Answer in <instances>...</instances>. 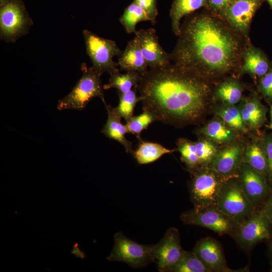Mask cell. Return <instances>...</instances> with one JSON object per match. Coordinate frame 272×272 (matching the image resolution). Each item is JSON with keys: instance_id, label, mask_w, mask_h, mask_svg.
<instances>
[{"instance_id": "cell-23", "label": "cell", "mask_w": 272, "mask_h": 272, "mask_svg": "<svg viewBox=\"0 0 272 272\" xmlns=\"http://www.w3.org/2000/svg\"><path fill=\"white\" fill-rule=\"evenodd\" d=\"M243 162L262 175L268 178V162L261 141H252L244 148Z\"/></svg>"}, {"instance_id": "cell-8", "label": "cell", "mask_w": 272, "mask_h": 272, "mask_svg": "<svg viewBox=\"0 0 272 272\" xmlns=\"http://www.w3.org/2000/svg\"><path fill=\"white\" fill-rule=\"evenodd\" d=\"M154 245L141 244L126 237L121 232L114 235V244L107 260L123 262L134 268H140L154 262Z\"/></svg>"}, {"instance_id": "cell-34", "label": "cell", "mask_w": 272, "mask_h": 272, "mask_svg": "<svg viewBox=\"0 0 272 272\" xmlns=\"http://www.w3.org/2000/svg\"><path fill=\"white\" fill-rule=\"evenodd\" d=\"M146 13L150 21L152 24L156 22L158 15L156 0H133Z\"/></svg>"}, {"instance_id": "cell-41", "label": "cell", "mask_w": 272, "mask_h": 272, "mask_svg": "<svg viewBox=\"0 0 272 272\" xmlns=\"http://www.w3.org/2000/svg\"><path fill=\"white\" fill-rule=\"evenodd\" d=\"M269 246H269V252H270V256H271V260H272V241H271V242L270 243Z\"/></svg>"}, {"instance_id": "cell-18", "label": "cell", "mask_w": 272, "mask_h": 272, "mask_svg": "<svg viewBox=\"0 0 272 272\" xmlns=\"http://www.w3.org/2000/svg\"><path fill=\"white\" fill-rule=\"evenodd\" d=\"M243 63L240 74L248 73L254 77H261L270 69L267 58L259 49L248 43L243 53Z\"/></svg>"}, {"instance_id": "cell-28", "label": "cell", "mask_w": 272, "mask_h": 272, "mask_svg": "<svg viewBox=\"0 0 272 272\" xmlns=\"http://www.w3.org/2000/svg\"><path fill=\"white\" fill-rule=\"evenodd\" d=\"M137 86L126 93L117 92L119 103L117 107L114 108V110L119 116L124 118L126 121L133 116L135 105L141 101L140 96L137 95Z\"/></svg>"}, {"instance_id": "cell-39", "label": "cell", "mask_w": 272, "mask_h": 272, "mask_svg": "<svg viewBox=\"0 0 272 272\" xmlns=\"http://www.w3.org/2000/svg\"><path fill=\"white\" fill-rule=\"evenodd\" d=\"M270 122L269 124V128L272 129V106L270 108Z\"/></svg>"}, {"instance_id": "cell-10", "label": "cell", "mask_w": 272, "mask_h": 272, "mask_svg": "<svg viewBox=\"0 0 272 272\" xmlns=\"http://www.w3.org/2000/svg\"><path fill=\"white\" fill-rule=\"evenodd\" d=\"M237 227V240L245 246H251L270 237L272 227L264 208L259 211L255 210Z\"/></svg>"}, {"instance_id": "cell-12", "label": "cell", "mask_w": 272, "mask_h": 272, "mask_svg": "<svg viewBox=\"0 0 272 272\" xmlns=\"http://www.w3.org/2000/svg\"><path fill=\"white\" fill-rule=\"evenodd\" d=\"M261 2V0H234L219 14L235 31L245 36Z\"/></svg>"}, {"instance_id": "cell-40", "label": "cell", "mask_w": 272, "mask_h": 272, "mask_svg": "<svg viewBox=\"0 0 272 272\" xmlns=\"http://www.w3.org/2000/svg\"><path fill=\"white\" fill-rule=\"evenodd\" d=\"M9 0H0V6L1 7L4 5L6 4Z\"/></svg>"}, {"instance_id": "cell-22", "label": "cell", "mask_w": 272, "mask_h": 272, "mask_svg": "<svg viewBox=\"0 0 272 272\" xmlns=\"http://www.w3.org/2000/svg\"><path fill=\"white\" fill-rule=\"evenodd\" d=\"M198 132L214 143L225 144L234 142L238 133L220 119L209 122L202 127Z\"/></svg>"}, {"instance_id": "cell-5", "label": "cell", "mask_w": 272, "mask_h": 272, "mask_svg": "<svg viewBox=\"0 0 272 272\" xmlns=\"http://www.w3.org/2000/svg\"><path fill=\"white\" fill-rule=\"evenodd\" d=\"M82 33L86 53L92 61L93 67L102 75L108 73L110 75L119 72L118 63L113 58L115 56L119 57L123 51L116 43L87 29L84 30Z\"/></svg>"}, {"instance_id": "cell-15", "label": "cell", "mask_w": 272, "mask_h": 272, "mask_svg": "<svg viewBox=\"0 0 272 272\" xmlns=\"http://www.w3.org/2000/svg\"><path fill=\"white\" fill-rule=\"evenodd\" d=\"M244 149V146L240 143L228 144L218 149L208 167L226 178L237 175L243 162Z\"/></svg>"}, {"instance_id": "cell-32", "label": "cell", "mask_w": 272, "mask_h": 272, "mask_svg": "<svg viewBox=\"0 0 272 272\" xmlns=\"http://www.w3.org/2000/svg\"><path fill=\"white\" fill-rule=\"evenodd\" d=\"M155 121H156V119L152 113L148 111L143 110L140 115H133L126 121L125 125L128 133L135 135L140 140L142 132Z\"/></svg>"}, {"instance_id": "cell-29", "label": "cell", "mask_w": 272, "mask_h": 272, "mask_svg": "<svg viewBox=\"0 0 272 272\" xmlns=\"http://www.w3.org/2000/svg\"><path fill=\"white\" fill-rule=\"evenodd\" d=\"M217 115L229 127L238 132H245L247 127L242 119L239 108L235 105H226L218 108Z\"/></svg>"}, {"instance_id": "cell-30", "label": "cell", "mask_w": 272, "mask_h": 272, "mask_svg": "<svg viewBox=\"0 0 272 272\" xmlns=\"http://www.w3.org/2000/svg\"><path fill=\"white\" fill-rule=\"evenodd\" d=\"M173 272H210L193 252L184 251L179 261L170 269Z\"/></svg>"}, {"instance_id": "cell-37", "label": "cell", "mask_w": 272, "mask_h": 272, "mask_svg": "<svg viewBox=\"0 0 272 272\" xmlns=\"http://www.w3.org/2000/svg\"><path fill=\"white\" fill-rule=\"evenodd\" d=\"M234 0H208L207 6L214 13L219 14Z\"/></svg>"}, {"instance_id": "cell-14", "label": "cell", "mask_w": 272, "mask_h": 272, "mask_svg": "<svg viewBox=\"0 0 272 272\" xmlns=\"http://www.w3.org/2000/svg\"><path fill=\"white\" fill-rule=\"evenodd\" d=\"M238 177L245 195L255 208L269 194L270 188L266 177L244 162L238 170Z\"/></svg>"}, {"instance_id": "cell-35", "label": "cell", "mask_w": 272, "mask_h": 272, "mask_svg": "<svg viewBox=\"0 0 272 272\" xmlns=\"http://www.w3.org/2000/svg\"><path fill=\"white\" fill-rule=\"evenodd\" d=\"M259 89L264 98L272 102V69L260 78Z\"/></svg>"}, {"instance_id": "cell-19", "label": "cell", "mask_w": 272, "mask_h": 272, "mask_svg": "<svg viewBox=\"0 0 272 272\" xmlns=\"http://www.w3.org/2000/svg\"><path fill=\"white\" fill-rule=\"evenodd\" d=\"M117 63L121 70L135 71L140 75L148 70V66L134 38L128 42L125 49L119 57Z\"/></svg>"}, {"instance_id": "cell-16", "label": "cell", "mask_w": 272, "mask_h": 272, "mask_svg": "<svg viewBox=\"0 0 272 272\" xmlns=\"http://www.w3.org/2000/svg\"><path fill=\"white\" fill-rule=\"evenodd\" d=\"M193 252L210 271H233L227 265L220 246L214 239L205 238L196 243Z\"/></svg>"}, {"instance_id": "cell-27", "label": "cell", "mask_w": 272, "mask_h": 272, "mask_svg": "<svg viewBox=\"0 0 272 272\" xmlns=\"http://www.w3.org/2000/svg\"><path fill=\"white\" fill-rule=\"evenodd\" d=\"M119 21L126 33L134 34L138 23L150 20L145 11L133 1L125 8Z\"/></svg>"}, {"instance_id": "cell-1", "label": "cell", "mask_w": 272, "mask_h": 272, "mask_svg": "<svg viewBox=\"0 0 272 272\" xmlns=\"http://www.w3.org/2000/svg\"><path fill=\"white\" fill-rule=\"evenodd\" d=\"M137 89L143 110L175 125L198 120L210 93L206 80L174 63L148 70L141 75Z\"/></svg>"}, {"instance_id": "cell-9", "label": "cell", "mask_w": 272, "mask_h": 272, "mask_svg": "<svg viewBox=\"0 0 272 272\" xmlns=\"http://www.w3.org/2000/svg\"><path fill=\"white\" fill-rule=\"evenodd\" d=\"M185 225L201 226L218 234H228L238 225L215 206L194 207L180 216Z\"/></svg>"}, {"instance_id": "cell-20", "label": "cell", "mask_w": 272, "mask_h": 272, "mask_svg": "<svg viewBox=\"0 0 272 272\" xmlns=\"http://www.w3.org/2000/svg\"><path fill=\"white\" fill-rule=\"evenodd\" d=\"M246 127L255 129L261 127L266 119V109L257 97L253 96L239 107Z\"/></svg>"}, {"instance_id": "cell-13", "label": "cell", "mask_w": 272, "mask_h": 272, "mask_svg": "<svg viewBox=\"0 0 272 272\" xmlns=\"http://www.w3.org/2000/svg\"><path fill=\"white\" fill-rule=\"evenodd\" d=\"M134 34L148 67L157 68L171 63L170 53L160 45L155 29H142L137 30Z\"/></svg>"}, {"instance_id": "cell-38", "label": "cell", "mask_w": 272, "mask_h": 272, "mask_svg": "<svg viewBox=\"0 0 272 272\" xmlns=\"http://www.w3.org/2000/svg\"><path fill=\"white\" fill-rule=\"evenodd\" d=\"M270 222L272 227V195L263 208Z\"/></svg>"}, {"instance_id": "cell-11", "label": "cell", "mask_w": 272, "mask_h": 272, "mask_svg": "<svg viewBox=\"0 0 272 272\" xmlns=\"http://www.w3.org/2000/svg\"><path fill=\"white\" fill-rule=\"evenodd\" d=\"M184 251L178 230L174 227L170 228L163 238L154 245V260L158 270L162 272L169 271L179 261Z\"/></svg>"}, {"instance_id": "cell-42", "label": "cell", "mask_w": 272, "mask_h": 272, "mask_svg": "<svg viewBox=\"0 0 272 272\" xmlns=\"http://www.w3.org/2000/svg\"><path fill=\"white\" fill-rule=\"evenodd\" d=\"M270 7L272 8V0H267Z\"/></svg>"}, {"instance_id": "cell-6", "label": "cell", "mask_w": 272, "mask_h": 272, "mask_svg": "<svg viewBox=\"0 0 272 272\" xmlns=\"http://www.w3.org/2000/svg\"><path fill=\"white\" fill-rule=\"evenodd\" d=\"M191 172L193 177L189 192L194 207L215 206L223 187L229 178L219 175L208 166Z\"/></svg>"}, {"instance_id": "cell-21", "label": "cell", "mask_w": 272, "mask_h": 272, "mask_svg": "<svg viewBox=\"0 0 272 272\" xmlns=\"http://www.w3.org/2000/svg\"><path fill=\"white\" fill-rule=\"evenodd\" d=\"M208 0H174L170 10L171 28L178 36L180 33V21L199 8L207 6Z\"/></svg>"}, {"instance_id": "cell-31", "label": "cell", "mask_w": 272, "mask_h": 272, "mask_svg": "<svg viewBox=\"0 0 272 272\" xmlns=\"http://www.w3.org/2000/svg\"><path fill=\"white\" fill-rule=\"evenodd\" d=\"M177 151L179 152L182 161L190 171L200 168L197 156L195 142L187 139H180L177 141Z\"/></svg>"}, {"instance_id": "cell-2", "label": "cell", "mask_w": 272, "mask_h": 272, "mask_svg": "<svg viewBox=\"0 0 272 272\" xmlns=\"http://www.w3.org/2000/svg\"><path fill=\"white\" fill-rule=\"evenodd\" d=\"M234 31L207 14L191 16L180 25L171 60L206 80L229 73L237 65L241 52Z\"/></svg>"}, {"instance_id": "cell-25", "label": "cell", "mask_w": 272, "mask_h": 272, "mask_svg": "<svg viewBox=\"0 0 272 272\" xmlns=\"http://www.w3.org/2000/svg\"><path fill=\"white\" fill-rule=\"evenodd\" d=\"M214 96L224 105H235L241 99L242 87L236 81L228 80L218 85Z\"/></svg>"}, {"instance_id": "cell-7", "label": "cell", "mask_w": 272, "mask_h": 272, "mask_svg": "<svg viewBox=\"0 0 272 272\" xmlns=\"http://www.w3.org/2000/svg\"><path fill=\"white\" fill-rule=\"evenodd\" d=\"M33 22L21 0H9L1 7L0 36L7 42L15 43L28 33Z\"/></svg>"}, {"instance_id": "cell-24", "label": "cell", "mask_w": 272, "mask_h": 272, "mask_svg": "<svg viewBox=\"0 0 272 272\" xmlns=\"http://www.w3.org/2000/svg\"><path fill=\"white\" fill-rule=\"evenodd\" d=\"M176 151L177 149H169L160 144L145 142L141 139L137 149L132 154L139 164L143 165L152 163L164 155Z\"/></svg>"}, {"instance_id": "cell-3", "label": "cell", "mask_w": 272, "mask_h": 272, "mask_svg": "<svg viewBox=\"0 0 272 272\" xmlns=\"http://www.w3.org/2000/svg\"><path fill=\"white\" fill-rule=\"evenodd\" d=\"M81 69L82 77L70 93L58 100V110H82L95 97L100 98L104 103L106 102L101 80L102 74L85 63H82Z\"/></svg>"}, {"instance_id": "cell-17", "label": "cell", "mask_w": 272, "mask_h": 272, "mask_svg": "<svg viewBox=\"0 0 272 272\" xmlns=\"http://www.w3.org/2000/svg\"><path fill=\"white\" fill-rule=\"evenodd\" d=\"M104 104L107 112V119L101 132L107 138L121 144L126 153L132 154V144L125 138V134L128 133L126 125L122 123L121 118L116 113L114 107L106 102Z\"/></svg>"}, {"instance_id": "cell-4", "label": "cell", "mask_w": 272, "mask_h": 272, "mask_svg": "<svg viewBox=\"0 0 272 272\" xmlns=\"http://www.w3.org/2000/svg\"><path fill=\"white\" fill-rule=\"evenodd\" d=\"M215 207L237 225L247 219L256 209L243 190L238 175L226 180Z\"/></svg>"}, {"instance_id": "cell-33", "label": "cell", "mask_w": 272, "mask_h": 272, "mask_svg": "<svg viewBox=\"0 0 272 272\" xmlns=\"http://www.w3.org/2000/svg\"><path fill=\"white\" fill-rule=\"evenodd\" d=\"M195 145L200 168L207 167L218 150L216 145L206 138L195 142Z\"/></svg>"}, {"instance_id": "cell-36", "label": "cell", "mask_w": 272, "mask_h": 272, "mask_svg": "<svg viewBox=\"0 0 272 272\" xmlns=\"http://www.w3.org/2000/svg\"><path fill=\"white\" fill-rule=\"evenodd\" d=\"M265 151L268 166V178L272 183V133L265 135L261 140Z\"/></svg>"}, {"instance_id": "cell-26", "label": "cell", "mask_w": 272, "mask_h": 272, "mask_svg": "<svg viewBox=\"0 0 272 272\" xmlns=\"http://www.w3.org/2000/svg\"><path fill=\"white\" fill-rule=\"evenodd\" d=\"M140 79V74L135 71H127L125 74L118 72L110 75L108 83L103 86V89L116 88L118 92L126 93L138 85Z\"/></svg>"}]
</instances>
